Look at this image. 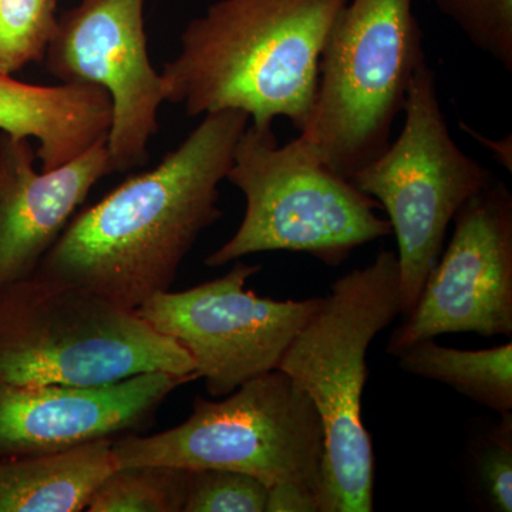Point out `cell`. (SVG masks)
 <instances>
[{
    "instance_id": "6da1fadb",
    "label": "cell",
    "mask_w": 512,
    "mask_h": 512,
    "mask_svg": "<svg viewBox=\"0 0 512 512\" xmlns=\"http://www.w3.org/2000/svg\"><path fill=\"white\" fill-rule=\"evenodd\" d=\"M248 124L241 110L204 114L156 167L73 217L35 274L133 311L170 291L185 256L222 217L220 184Z\"/></svg>"
},
{
    "instance_id": "7a4b0ae2",
    "label": "cell",
    "mask_w": 512,
    "mask_h": 512,
    "mask_svg": "<svg viewBox=\"0 0 512 512\" xmlns=\"http://www.w3.org/2000/svg\"><path fill=\"white\" fill-rule=\"evenodd\" d=\"M348 0H217L181 33L164 64V99L190 117L241 110L255 126L288 119L302 133L318 92L319 60Z\"/></svg>"
},
{
    "instance_id": "3957f363",
    "label": "cell",
    "mask_w": 512,
    "mask_h": 512,
    "mask_svg": "<svg viewBox=\"0 0 512 512\" xmlns=\"http://www.w3.org/2000/svg\"><path fill=\"white\" fill-rule=\"evenodd\" d=\"M402 315L397 254L333 282L318 311L296 333L278 369L311 399L325 434L322 512H372L375 454L362 419L373 340Z\"/></svg>"
},
{
    "instance_id": "277c9868",
    "label": "cell",
    "mask_w": 512,
    "mask_h": 512,
    "mask_svg": "<svg viewBox=\"0 0 512 512\" xmlns=\"http://www.w3.org/2000/svg\"><path fill=\"white\" fill-rule=\"evenodd\" d=\"M147 372L195 373L177 342L99 293L39 274L0 289V384L90 386Z\"/></svg>"
},
{
    "instance_id": "5b68a950",
    "label": "cell",
    "mask_w": 512,
    "mask_h": 512,
    "mask_svg": "<svg viewBox=\"0 0 512 512\" xmlns=\"http://www.w3.org/2000/svg\"><path fill=\"white\" fill-rule=\"evenodd\" d=\"M426 62L414 0H348L326 36L311 119L296 140L350 180L389 147Z\"/></svg>"
},
{
    "instance_id": "8992f818",
    "label": "cell",
    "mask_w": 512,
    "mask_h": 512,
    "mask_svg": "<svg viewBox=\"0 0 512 512\" xmlns=\"http://www.w3.org/2000/svg\"><path fill=\"white\" fill-rule=\"evenodd\" d=\"M227 180L247 207L237 232L205 258L210 268L271 251L302 252L335 268L355 249L392 235L373 198L306 153L296 138L279 146L274 126L248 124Z\"/></svg>"
},
{
    "instance_id": "52a82bcc",
    "label": "cell",
    "mask_w": 512,
    "mask_h": 512,
    "mask_svg": "<svg viewBox=\"0 0 512 512\" xmlns=\"http://www.w3.org/2000/svg\"><path fill=\"white\" fill-rule=\"evenodd\" d=\"M113 457L116 467L239 471L268 488H311L322 500V421L311 399L279 369L248 380L221 402L197 397L190 417L173 429L113 440Z\"/></svg>"
},
{
    "instance_id": "ba28073f",
    "label": "cell",
    "mask_w": 512,
    "mask_h": 512,
    "mask_svg": "<svg viewBox=\"0 0 512 512\" xmlns=\"http://www.w3.org/2000/svg\"><path fill=\"white\" fill-rule=\"evenodd\" d=\"M403 113L396 140L350 181L386 211L399 248L402 316L407 318L443 252L448 225L495 178L451 137L436 74L427 62L414 74Z\"/></svg>"
},
{
    "instance_id": "9c48e42d",
    "label": "cell",
    "mask_w": 512,
    "mask_h": 512,
    "mask_svg": "<svg viewBox=\"0 0 512 512\" xmlns=\"http://www.w3.org/2000/svg\"><path fill=\"white\" fill-rule=\"evenodd\" d=\"M261 265L235 261L227 274L181 292L156 293L137 309L160 335L190 355L212 397H225L278 369L322 298L276 301L247 288Z\"/></svg>"
},
{
    "instance_id": "30bf717a",
    "label": "cell",
    "mask_w": 512,
    "mask_h": 512,
    "mask_svg": "<svg viewBox=\"0 0 512 512\" xmlns=\"http://www.w3.org/2000/svg\"><path fill=\"white\" fill-rule=\"evenodd\" d=\"M43 62L62 83L94 84L110 94L114 173L147 163L165 99L161 73L148 56L144 0H79L57 20Z\"/></svg>"
},
{
    "instance_id": "8fae6325",
    "label": "cell",
    "mask_w": 512,
    "mask_h": 512,
    "mask_svg": "<svg viewBox=\"0 0 512 512\" xmlns=\"http://www.w3.org/2000/svg\"><path fill=\"white\" fill-rule=\"evenodd\" d=\"M446 251L412 313L392 333L387 353L446 333L512 336V194L500 180L454 217Z\"/></svg>"
},
{
    "instance_id": "7c38bea8",
    "label": "cell",
    "mask_w": 512,
    "mask_h": 512,
    "mask_svg": "<svg viewBox=\"0 0 512 512\" xmlns=\"http://www.w3.org/2000/svg\"><path fill=\"white\" fill-rule=\"evenodd\" d=\"M198 376L147 372L119 382L0 384V456L57 453L114 440L150 419L174 390Z\"/></svg>"
},
{
    "instance_id": "4fadbf2b",
    "label": "cell",
    "mask_w": 512,
    "mask_h": 512,
    "mask_svg": "<svg viewBox=\"0 0 512 512\" xmlns=\"http://www.w3.org/2000/svg\"><path fill=\"white\" fill-rule=\"evenodd\" d=\"M32 141L0 134V289L35 274L101 178L107 143L55 170H36Z\"/></svg>"
},
{
    "instance_id": "5bb4252c",
    "label": "cell",
    "mask_w": 512,
    "mask_h": 512,
    "mask_svg": "<svg viewBox=\"0 0 512 512\" xmlns=\"http://www.w3.org/2000/svg\"><path fill=\"white\" fill-rule=\"evenodd\" d=\"M113 124L110 94L100 86H36L0 73V131L36 140L40 170H55L107 143Z\"/></svg>"
},
{
    "instance_id": "9a60e30c",
    "label": "cell",
    "mask_w": 512,
    "mask_h": 512,
    "mask_svg": "<svg viewBox=\"0 0 512 512\" xmlns=\"http://www.w3.org/2000/svg\"><path fill=\"white\" fill-rule=\"evenodd\" d=\"M116 468L113 440L0 460V512L86 511L94 491Z\"/></svg>"
},
{
    "instance_id": "2e32d148",
    "label": "cell",
    "mask_w": 512,
    "mask_h": 512,
    "mask_svg": "<svg viewBox=\"0 0 512 512\" xmlns=\"http://www.w3.org/2000/svg\"><path fill=\"white\" fill-rule=\"evenodd\" d=\"M403 372L446 384L498 414L512 412V343L490 349L446 348L420 340L394 355Z\"/></svg>"
},
{
    "instance_id": "e0dca14e",
    "label": "cell",
    "mask_w": 512,
    "mask_h": 512,
    "mask_svg": "<svg viewBox=\"0 0 512 512\" xmlns=\"http://www.w3.org/2000/svg\"><path fill=\"white\" fill-rule=\"evenodd\" d=\"M188 470L168 466L116 467L101 481L87 512H183Z\"/></svg>"
},
{
    "instance_id": "ac0fdd59",
    "label": "cell",
    "mask_w": 512,
    "mask_h": 512,
    "mask_svg": "<svg viewBox=\"0 0 512 512\" xmlns=\"http://www.w3.org/2000/svg\"><path fill=\"white\" fill-rule=\"evenodd\" d=\"M57 0H0V73L43 62L57 26Z\"/></svg>"
},
{
    "instance_id": "d6986e66",
    "label": "cell",
    "mask_w": 512,
    "mask_h": 512,
    "mask_svg": "<svg viewBox=\"0 0 512 512\" xmlns=\"http://www.w3.org/2000/svg\"><path fill=\"white\" fill-rule=\"evenodd\" d=\"M468 42L512 72V0H434Z\"/></svg>"
},
{
    "instance_id": "ffe728a7",
    "label": "cell",
    "mask_w": 512,
    "mask_h": 512,
    "mask_svg": "<svg viewBox=\"0 0 512 512\" xmlns=\"http://www.w3.org/2000/svg\"><path fill=\"white\" fill-rule=\"evenodd\" d=\"M268 487L239 471L188 470L183 512H265Z\"/></svg>"
},
{
    "instance_id": "44dd1931",
    "label": "cell",
    "mask_w": 512,
    "mask_h": 512,
    "mask_svg": "<svg viewBox=\"0 0 512 512\" xmlns=\"http://www.w3.org/2000/svg\"><path fill=\"white\" fill-rule=\"evenodd\" d=\"M485 434L476 453L478 484L490 510L512 511V413Z\"/></svg>"
},
{
    "instance_id": "7402d4cb",
    "label": "cell",
    "mask_w": 512,
    "mask_h": 512,
    "mask_svg": "<svg viewBox=\"0 0 512 512\" xmlns=\"http://www.w3.org/2000/svg\"><path fill=\"white\" fill-rule=\"evenodd\" d=\"M265 512H322V500L319 493L302 485H272Z\"/></svg>"
},
{
    "instance_id": "603a6c76",
    "label": "cell",
    "mask_w": 512,
    "mask_h": 512,
    "mask_svg": "<svg viewBox=\"0 0 512 512\" xmlns=\"http://www.w3.org/2000/svg\"><path fill=\"white\" fill-rule=\"evenodd\" d=\"M460 127H463L464 130L470 134L471 137L477 138L478 143L481 146L490 150V153L493 154L495 161L498 164L503 165L504 168H507L508 171H512V141L511 136L508 138H503V140H490V138L481 136L477 131L471 130L470 127H467L466 124L460 123Z\"/></svg>"
}]
</instances>
